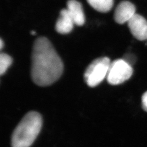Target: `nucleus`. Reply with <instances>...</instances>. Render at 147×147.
Listing matches in <instances>:
<instances>
[{"label": "nucleus", "instance_id": "obj_11", "mask_svg": "<svg viewBox=\"0 0 147 147\" xmlns=\"http://www.w3.org/2000/svg\"><path fill=\"white\" fill-rule=\"evenodd\" d=\"M142 106L143 109L147 112V91L142 95Z\"/></svg>", "mask_w": 147, "mask_h": 147}, {"label": "nucleus", "instance_id": "obj_13", "mask_svg": "<svg viewBox=\"0 0 147 147\" xmlns=\"http://www.w3.org/2000/svg\"><path fill=\"white\" fill-rule=\"evenodd\" d=\"M31 33L32 35H35V34H36V32L35 31H32L31 32Z\"/></svg>", "mask_w": 147, "mask_h": 147}, {"label": "nucleus", "instance_id": "obj_2", "mask_svg": "<svg viewBox=\"0 0 147 147\" xmlns=\"http://www.w3.org/2000/svg\"><path fill=\"white\" fill-rule=\"evenodd\" d=\"M42 116L31 111L23 117L13 132L11 147H30L42 129Z\"/></svg>", "mask_w": 147, "mask_h": 147}, {"label": "nucleus", "instance_id": "obj_6", "mask_svg": "<svg viewBox=\"0 0 147 147\" xmlns=\"http://www.w3.org/2000/svg\"><path fill=\"white\" fill-rule=\"evenodd\" d=\"M136 14V7L131 2L123 1L117 5L114 14V19L117 23L124 24L128 22Z\"/></svg>", "mask_w": 147, "mask_h": 147}, {"label": "nucleus", "instance_id": "obj_1", "mask_svg": "<svg viewBox=\"0 0 147 147\" xmlns=\"http://www.w3.org/2000/svg\"><path fill=\"white\" fill-rule=\"evenodd\" d=\"M63 63L52 44L45 37L37 38L32 53L31 77L42 87L55 83L63 73Z\"/></svg>", "mask_w": 147, "mask_h": 147}, {"label": "nucleus", "instance_id": "obj_3", "mask_svg": "<svg viewBox=\"0 0 147 147\" xmlns=\"http://www.w3.org/2000/svg\"><path fill=\"white\" fill-rule=\"evenodd\" d=\"M111 62L110 58L102 57L96 58L87 68L84 79L87 84L90 87L97 86L107 77Z\"/></svg>", "mask_w": 147, "mask_h": 147}, {"label": "nucleus", "instance_id": "obj_10", "mask_svg": "<svg viewBox=\"0 0 147 147\" xmlns=\"http://www.w3.org/2000/svg\"><path fill=\"white\" fill-rule=\"evenodd\" d=\"M13 62L12 58L8 55L1 53L0 55V74L3 75Z\"/></svg>", "mask_w": 147, "mask_h": 147}, {"label": "nucleus", "instance_id": "obj_8", "mask_svg": "<svg viewBox=\"0 0 147 147\" xmlns=\"http://www.w3.org/2000/svg\"><path fill=\"white\" fill-rule=\"evenodd\" d=\"M75 25L67 9H63L60 12L59 17L56 22L55 28L56 31L62 34H68L73 29Z\"/></svg>", "mask_w": 147, "mask_h": 147}, {"label": "nucleus", "instance_id": "obj_5", "mask_svg": "<svg viewBox=\"0 0 147 147\" xmlns=\"http://www.w3.org/2000/svg\"><path fill=\"white\" fill-rule=\"evenodd\" d=\"M127 25L132 36L137 40L147 39V21L144 17L136 14L128 21Z\"/></svg>", "mask_w": 147, "mask_h": 147}, {"label": "nucleus", "instance_id": "obj_12", "mask_svg": "<svg viewBox=\"0 0 147 147\" xmlns=\"http://www.w3.org/2000/svg\"><path fill=\"white\" fill-rule=\"evenodd\" d=\"M3 42L2 39H1V41H0V48H1V49H2L3 48Z\"/></svg>", "mask_w": 147, "mask_h": 147}, {"label": "nucleus", "instance_id": "obj_9", "mask_svg": "<svg viewBox=\"0 0 147 147\" xmlns=\"http://www.w3.org/2000/svg\"><path fill=\"white\" fill-rule=\"evenodd\" d=\"M92 8L101 13H107L111 11L114 0H87Z\"/></svg>", "mask_w": 147, "mask_h": 147}, {"label": "nucleus", "instance_id": "obj_4", "mask_svg": "<svg viewBox=\"0 0 147 147\" xmlns=\"http://www.w3.org/2000/svg\"><path fill=\"white\" fill-rule=\"evenodd\" d=\"M132 74L131 65L123 59H118L111 63L106 79L111 85H118L130 79Z\"/></svg>", "mask_w": 147, "mask_h": 147}, {"label": "nucleus", "instance_id": "obj_7", "mask_svg": "<svg viewBox=\"0 0 147 147\" xmlns=\"http://www.w3.org/2000/svg\"><path fill=\"white\" fill-rule=\"evenodd\" d=\"M67 9L75 25L82 26L85 22V16L82 6L76 0H69L67 2Z\"/></svg>", "mask_w": 147, "mask_h": 147}]
</instances>
